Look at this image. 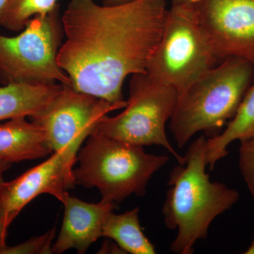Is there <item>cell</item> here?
I'll return each mask as SVG.
<instances>
[{
  "label": "cell",
  "instance_id": "cell-2",
  "mask_svg": "<svg viewBox=\"0 0 254 254\" xmlns=\"http://www.w3.org/2000/svg\"><path fill=\"white\" fill-rule=\"evenodd\" d=\"M207 137L200 135L189 146L185 165L170 172V187L162 213L169 230H177L170 251L192 254L197 241L205 240L209 227L217 217L230 210L240 199L235 189L211 182L206 168Z\"/></svg>",
  "mask_w": 254,
  "mask_h": 254
},
{
  "label": "cell",
  "instance_id": "cell-5",
  "mask_svg": "<svg viewBox=\"0 0 254 254\" xmlns=\"http://www.w3.org/2000/svg\"><path fill=\"white\" fill-rule=\"evenodd\" d=\"M178 92L174 87L152 78L148 73L132 75L127 106L115 117H104L92 133L141 146L160 145L185 165L167 136L165 126L173 116Z\"/></svg>",
  "mask_w": 254,
  "mask_h": 254
},
{
  "label": "cell",
  "instance_id": "cell-22",
  "mask_svg": "<svg viewBox=\"0 0 254 254\" xmlns=\"http://www.w3.org/2000/svg\"><path fill=\"white\" fill-rule=\"evenodd\" d=\"M245 254H254V235L253 240H252V244H251L249 248L244 252Z\"/></svg>",
  "mask_w": 254,
  "mask_h": 254
},
{
  "label": "cell",
  "instance_id": "cell-21",
  "mask_svg": "<svg viewBox=\"0 0 254 254\" xmlns=\"http://www.w3.org/2000/svg\"><path fill=\"white\" fill-rule=\"evenodd\" d=\"M135 0H103V5L105 6H118L132 2Z\"/></svg>",
  "mask_w": 254,
  "mask_h": 254
},
{
  "label": "cell",
  "instance_id": "cell-6",
  "mask_svg": "<svg viewBox=\"0 0 254 254\" xmlns=\"http://www.w3.org/2000/svg\"><path fill=\"white\" fill-rule=\"evenodd\" d=\"M220 63L190 4L172 5L146 72L180 95Z\"/></svg>",
  "mask_w": 254,
  "mask_h": 254
},
{
  "label": "cell",
  "instance_id": "cell-18",
  "mask_svg": "<svg viewBox=\"0 0 254 254\" xmlns=\"http://www.w3.org/2000/svg\"><path fill=\"white\" fill-rule=\"evenodd\" d=\"M240 143L239 168L254 201V134Z\"/></svg>",
  "mask_w": 254,
  "mask_h": 254
},
{
  "label": "cell",
  "instance_id": "cell-12",
  "mask_svg": "<svg viewBox=\"0 0 254 254\" xmlns=\"http://www.w3.org/2000/svg\"><path fill=\"white\" fill-rule=\"evenodd\" d=\"M53 154L41 127L26 118L0 125V160L18 163Z\"/></svg>",
  "mask_w": 254,
  "mask_h": 254
},
{
  "label": "cell",
  "instance_id": "cell-24",
  "mask_svg": "<svg viewBox=\"0 0 254 254\" xmlns=\"http://www.w3.org/2000/svg\"><path fill=\"white\" fill-rule=\"evenodd\" d=\"M6 0H0V14L4 9V5L6 4Z\"/></svg>",
  "mask_w": 254,
  "mask_h": 254
},
{
  "label": "cell",
  "instance_id": "cell-10",
  "mask_svg": "<svg viewBox=\"0 0 254 254\" xmlns=\"http://www.w3.org/2000/svg\"><path fill=\"white\" fill-rule=\"evenodd\" d=\"M77 153L68 150L53 153L48 160L0 187V208L8 227L38 195H53L62 203L75 186L73 165Z\"/></svg>",
  "mask_w": 254,
  "mask_h": 254
},
{
  "label": "cell",
  "instance_id": "cell-8",
  "mask_svg": "<svg viewBox=\"0 0 254 254\" xmlns=\"http://www.w3.org/2000/svg\"><path fill=\"white\" fill-rule=\"evenodd\" d=\"M127 104L126 100L111 103L63 84L46 108L31 120L43 130L52 153L68 150L78 154L100 120Z\"/></svg>",
  "mask_w": 254,
  "mask_h": 254
},
{
  "label": "cell",
  "instance_id": "cell-15",
  "mask_svg": "<svg viewBox=\"0 0 254 254\" xmlns=\"http://www.w3.org/2000/svg\"><path fill=\"white\" fill-rule=\"evenodd\" d=\"M139 208L123 214H110L105 220L103 237L115 241L124 252L132 254H155V247L145 236L138 218Z\"/></svg>",
  "mask_w": 254,
  "mask_h": 254
},
{
  "label": "cell",
  "instance_id": "cell-23",
  "mask_svg": "<svg viewBox=\"0 0 254 254\" xmlns=\"http://www.w3.org/2000/svg\"><path fill=\"white\" fill-rule=\"evenodd\" d=\"M172 5H180L188 4L190 0H171Z\"/></svg>",
  "mask_w": 254,
  "mask_h": 254
},
{
  "label": "cell",
  "instance_id": "cell-9",
  "mask_svg": "<svg viewBox=\"0 0 254 254\" xmlns=\"http://www.w3.org/2000/svg\"><path fill=\"white\" fill-rule=\"evenodd\" d=\"M219 61L242 58L254 65V0H190Z\"/></svg>",
  "mask_w": 254,
  "mask_h": 254
},
{
  "label": "cell",
  "instance_id": "cell-11",
  "mask_svg": "<svg viewBox=\"0 0 254 254\" xmlns=\"http://www.w3.org/2000/svg\"><path fill=\"white\" fill-rule=\"evenodd\" d=\"M64 217L61 230L53 246V253L62 254L75 249L85 254L92 244L103 237L105 220L116 208V203L100 200L98 203L83 201L68 193L63 202Z\"/></svg>",
  "mask_w": 254,
  "mask_h": 254
},
{
  "label": "cell",
  "instance_id": "cell-20",
  "mask_svg": "<svg viewBox=\"0 0 254 254\" xmlns=\"http://www.w3.org/2000/svg\"><path fill=\"white\" fill-rule=\"evenodd\" d=\"M11 164L12 163H9V162L0 160V187L4 182V174L11 168Z\"/></svg>",
  "mask_w": 254,
  "mask_h": 254
},
{
  "label": "cell",
  "instance_id": "cell-13",
  "mask_svg": "<svg viewBox=\"0 0 254 254\" xmlns=\"http://www.w3.org/2000/svg\"><path fill=\"white\" fill-rule=\"evenodd\" d=\"M63 84L13 82L0 86V122L30 118L46 108Z\"/></svg>",
  "mask_w": 254,
  "mask_h": 254
},
{
  "label": "cell",
  "instance_id": "cell-1",
  "mask_svg": "<svg viewBox=\"0 0 254 254\" xmlns=\"http://www.w3.org/2000/svg\"><path fill=\"white\" fill-rule=\"evenodd\" d=\"M168 11L167 0L112 6L71 0L61 18L65 40L58 63L71 87L111 103L125 101L124 82L146 72Z\"/></svg>",
  "mask_w": 254,
  "mask_h": 254
},
{
  "label": "cell",
  "instance_id": "cell-17",
  "mask_svg": "<svg viewBox=\"0 0 254 254\" xmlns=\"http://www.w3.org/2000/svg\"><path fill=\"white\" fill-rule=\"evenodd\" d=\"M55 236V229L42 236L35 237L20 245L7 247L1 254H53L52 242Z\"/></svg>",
  "mask_w": 254,
  "mask_h": 254
},
{
  "label": "cell",
  "instance_id": "cell-14",
  "mask_svg": "<svg viewBox=\"0 0 254 254\" xmlns=\"http://www.w3.org/2000/svg\"><path fill=\"white\" fill-rule=\"evenodd\" d=\"M254 134V81L246 93L235 117L218 136L207 138L206 164L213 170L215 164L228 155L229 145L243 141Z\"/></svg>",
  "mask_w": 254,
  "mask_h": 254
},
{
  "label": "cell",
  "instance_id": "cell-7",
  "mask_svg": "<svg viewBox=\"0 0 254 254\" xmlns=\"http://www.w3.org/2000/svg\"><path fill=\"white\" fill-rule=\"evenodd\" d=\"M60 6L34 16L15 37L0 35V83H56L71 86L58 63L64 36Z\"/></svg>",
  "mask_w": 254,
  "mask_h": 254
},
{
  "label": "cell",
  "instance_id": "cell-3",
  "mask_svg": "<svg viewBox=\"0 0 254 254\" xmlns=\"http://www.w3.org/2000/svg\"><path fill=\"white\" fill-rule=\"evenodd\" d=\"M254 81V65L239 58L222 60L179 95L170 129L182 148L198 132L218 136L235 117Z\"/></svg>",
  "mask_w": 254,
  "mask_h": 254
},
{
  "label": "cell",
  "instance_id": "cell-4",
  "mask_svg": "<svg viewBox=\"0 0 254 254\" xmlns=\"http://www.w3.org/2000/svg\"><path fill=\"white\" fill-rule=\"evenodd\" d=\"M168 160L145 153L141 145L91 133L78 153L75 185L96 187L101 200L118 204L133 193L144 195L152 176Z\"/></svg>",
  "mask_w": 254,
  "mask_h": 254
},
{
  "label": "cell",
  "instance_id": "cell-19",
  "mask_svg": "<svg viewBox=\"0 0 254 254\" xmlns=\"http://www.w3.org/2000/svg\"><path fill=\"white\" fill-rule=\"evenodd\" d=\"M4 212L0 208V254L7 247L6 244V234L8 230Z\"/></svg>",
  "mask_w": 254,
  "mask_h": 254
},
{
  "label": "cell",
  "instance_id": "cell-16",
  "mask_svg": "<svg viewBox=\"0 0 254 254\" xmlns=\"http://www.w3.org/2000/svg\"><path fill=\"white\" fill-rule=\"evenodd\" d=\"M58 0H6L0 25L11 31H23L32 18L45 15L60 6Z\"/></svg>",
  "mask_w": 254,
  "mask_h": 254
}]
</instances>
